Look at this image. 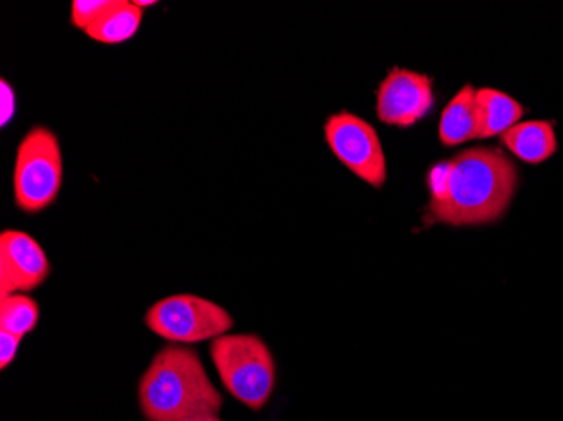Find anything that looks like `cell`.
<instances>
[{"mask_svg": "<svg viewBox=\"0 0 563 421\" xmlns=\"http://www.w3.org/2000/svg\"><path fill=\"white\" fill-rule=\"evenodd\" d=\"M144 324L152 334L170 344L189 346L228 334L235 322L220 303L191 293H179L148 307Z\"/></svg>", "mask_w": 563, "mask_h": 421, "instance_id": "cell-5", "label": "cell"}, {"mask_svg": "<svg viewBox=\"0 0 563 421\" xmlns=\"http://www.w3.org/2000/svg\"><path fill=\"white\" fill-rule=\"evenodd\" d=\"M22 337L0 331V369H8L18 356Z\"/></svg>", "mask_w": 563, "mask_h": 421, "instance_id": "cell-15", "label": "cell"}, {"mask_svg": "<svg viewBox=\"0 0 563 421\" xmlns=\"http://www.w3.org/2000/svg\"><path fill=\"white\" fill-rule=\"evenodd\" d=\"M63 186V154L58 137L34 126L22 137L15 155L14 199L24 213H41L58 198Z\"/></svg>", "mask_w": 563, "mask_h": 421, "instance_id": "cell-4", "label": "cell"}, {"mask_svg": "<svg viewBox=\"0 0 563 421\" xmlns=\"http://www.w3.org/2000/svg\"><path fill=\"white\" fill-rule=\"evenodd\" d=\"M477 122L479 135L477 141L501 137L506 130L520 123L525 109L514 97L495 90V88H479L476 91Z\"/></svg>", "mask_w": 563, "mask_h": 421, "instance_id": "cell-11", "label": "cell"}, {"mask_svg": "<svg viewBox=\"0 0 563 421\" xmlns=\"http://www.w3.org/2000/svg\"><path fill=\"white\" fill-rule=\"evenodd\" d=\"M476 88L464 85L445 104L439 122V141L445 147L477 141L479 122H477Z\"/></svg>", "mask_w": 563, "mask_h": 421, "instance_id": "cell-10", "label": "cell"}, {"mask_svg": "<svg viewBox=\"0 0 563 421\" xmlns=\"http://www.w3.org/2000/svg\"><path fill=\"white\" fill-rule=\"evenodd\" d=\"M37 322L40 306L36 300L25 293L0 297V331L24 339L36 329Z\"/></svg>", "mask_w": 563, "mask_h": 421, "instance_id": "cell-13", "label": "cell"}, {"mask_svg": "<svg viewBox=\"0 0 563 421\" xmlns=\"http://www.w3.org/2000/svg\"><path fill=\"white\" fill-rule=\"evenodd\" d=\"M181 421H223L218 414H199V417L186 418Z\"/></svg>", "mask_w": 563, "mask_h": 421, "instance_id": "cell-17", "label": "cell"}, {"mask_svg": "<svg viewBox=\"0 0 563 421\" xmlns=\"http://www.w3.org/2000/svg\"><path fill=\"white\" fill-rule=\"evenodd\" d=\"M218 378L249 410L262 411L274 395L277 366L267 342L257 334H228L210 342Z\"/></svg>", "mask_w": 563, "mask_h": 421, "instance_id": "cell-3", "label": "cell"}, {"mask_svg": "<svg viewBox=\"0 0 563 421\" xmlns=\"http://www.w3.org/2000/svg\"><path fill=\"white\" fill-rule=\"evenodd\" d=\"M139 405L147 421H181L220 414L223 397L195 350L167 344L152 357L139 381Z\"/></svg>", "mask_w": 563, "mask_h": 421, "instance_id": "cell-2", "label": "cell"}, {"mask_svg": "<svg viewBox=\"0 0 563 421\" xmlns=\"http://www.w3.org/2000/svg\"><path fill=\"white\" fill-rule=\"evenodd\" d=\"M501 142L515 157L527 164H543L555 155V129L545 120L520 122L501 135Z\"/></svg>", "mask_w": 563, "mask_h": 421, "instance_id": "cell-9", "label": "cell"}, {"mask_svg": "<svg viewBox=\"0 0 563 421\" xmlns=\"http://www.w3.org/2000/svg\"><path fill=\"white\" fill-rule=\"evenodd\" d=\"M142 15H144V9L135 5V2L115 0L112 8L87 31V36L109 46L126 43L137 34Z\"/></svg>", "mask_w": 563, "mask_h": 421, "instance_id": "cell-12", "label": "cell"}, {"mask_svg": "<svg viewBox=\"0 0 563 421\" xmlns=\"http://www.w3.org/2000/svg\"><path fill=\"white\" fill-rule=\"evenodd\" d=\"M518 170L498 148L474 147L427 173V223L483 226L501 220L514 201Z\"/></svg>", "mask_w": 563, "mask_h": 421, "instance_id": "cell-1", "label": "cell"}, {"mask_svg": "<svg viewBox=\"0 0 563 421\" xmlns=\"http://www.w3.org/2000/svg\"><path fill=\"white\" fill-rule=\"evenodd\" d=\"M324 137L334 157L357 179L376 189L385 186L387 157L372 123L354 113H334L325 120Z\"/></svg>", "mask_w": 563, "mask_h": 421, "instance_id": "cell-6", "label": "cell"}, {"mask_svg": "<svg viewBox=\"0 0 563 421\" xmlns=\"http://www.w3.org/2000/svg\"><path fill=\"white\" fill-rule=\"evenodd\" d=\"M51 265L43 246L19 230L0 234V297L27 293L49 277Z\"/></svg>", "mask_w": 563, "mask_h": 421, "instance_id": "cell-8", "label": "cell"}, {"mask_svg": "<svg viewBox=\"0 0 563 421\" xmlns=\"http://www.w3.org/2000/svg\"><path fill=\"white\" fill-rule=\"evenodd\" d=\"M135 5H139V8L144 9L148 8V5H156L157 2H154V0H151V2H145V0H134Z\"/></svg>", "mask_w": 563, "mask_h": 421, "instance_id": "cell-18", "label": "cell"}, {"mask_svg": "<svg viewBox=\"0 0 563 421\" xmlns=\"http://www.w3.org/2000/svg\"><path fill=\"white\" fill-rule=\"evenodd\" d=\"M113 2L115 0H75L71 5V24L87 33L112 8Z\"/></svg>", "mask_w": 563, "mask_h": 421, "instance_id": "cell-14", "label": "cell"}, {"mask_svg": "<svg viewBox=\"0 0 563 421\" xmlns=\"http://www.w3.org/2000/svg\"><path fill=\"white\" fill-rule=\"evenodd\" d=\"M433 80L407 68H391L376 90V117L385 125L410 129L432 112Z\"/></svg>", "mask_w": 563, "mask_h": 421, "instance_id": "cell-7", "label": "cell"}, {"mask_svg": "<svg viewBox=\"0 0 563 421\" xmlns=\"http://www.w3.org/2000/svg\"><path fill=\"white\" fill-rule=\"evenodd\" d=\"M0 100H2V107H0V125L5 126L9 122H12L15 115L14 88L5 80L0 81Z\"/></svg>", "mask_w": 563, "mask_h": 421, "instance_id": "cell-16", "label": "cell"}]
</instances>
